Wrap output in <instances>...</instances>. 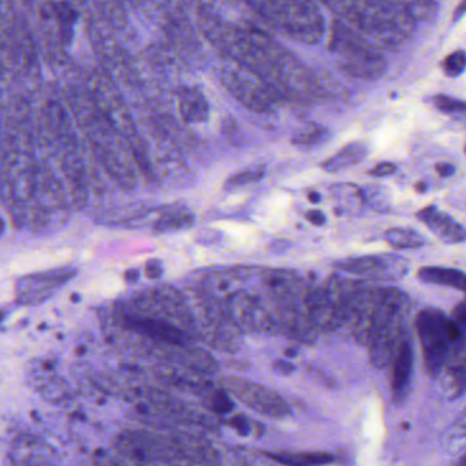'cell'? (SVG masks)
<instances>
[{
  "mask_svg": "<svg viewBox=\"0 0 466 466\" xmlns=\"http://www.w3.org/2000/svg\"><path fill=\"white\" fill-rule=\"evenodd\" d=\"M201 27L206 39L224 57L256 73L282 97L299 102H317L326 92L314 72L276 40L252 25L230 24L216 15H203Z\"/></svg>",
  "mask_w": 466,
  "mask_h": 466,
  "instance_id": "cell-1",
  "label": "cell"
},
{
  "mask_svg": "<svg viewBox=\"0 0 466 466\" xmlns=\"http://www.w3.org/2000/svg\"><path fill=\"white\" fill-rule=\"evenodd\" d=\"M413 374V347L409 339H405L398 349L392 365V395L395 404H404L410 394Z\"/></svg>",
  "mask_w": 466,
  "mask_h": 466,
  "instance_id": "cell-12",
  "label": "cell"
},
{
  "mask_svg": "<svg viewBox=\"0 0 466 466\" xmlns=\"http://www.w3.org/2000/svg\"><path fill=\"white\" fill-rule=\"evenodd\" d=\"M126 324L140 334L147 335L159 342H166L171 345L185 344V332L181 331L178 327L166 323L163 320L152 319V317H128Z\"/></svg>",
  "mask_w": 466,
  "mask_h": 466,
  "instance_id": "cell-14",
  "label": "cell"
},
{
  "mask_svg": "<svg viewBox=\"0 0 466 466\" xmlns=\"http://www.w3.org/2000/svg\"><path fill=\"white\" fill-rule=\"evenodd\" d=\"M75 276L77 269L66 266L19 276L15 282V301L27 307L44 304Z\"/></svg>",
  "mask_w": 466,
  "mask_h": 466,
  "instance_id": "cell-8",
  "label": "cell"
},
{
  "mask_svg": "<svg viewBox=\"0 0 466 466\" xmlns=\"http://www.w3.org/2000/svg\"><path fill=\"white\" fill-rule=\"evenodd\" d=\"M125 276L128 282H136L138 279V271L137 269H130V271L126 272Z\"/></svg>",
  "mask_w": 466,
  "mask_h": 466,
  "instance_id": "cell-34",
  "label": "cell"
},
{
  "mask_svg": "<svg viewBox=\"0 0 466 466\" xmlns=\"http://www.w3.org/2000/svg\"><path fill=\"white\" fill-rule=\"evenodd\" d=\"M433 105L445 114H462L465 111V103L454 99L452 96L438 95L432 99Z\"/></svg>",
  "mask_w": 466,
  "mask_h": 466,
  "instance_id": "cell-23",
  "label": "cell"
},
{
  "mask_svg": "<svg viewBox=\"0 0 466 466\" xmlns=\"http://www.w3.org/2000/svg\"><path fill=\"white\" fill-rule=\"evenodd\" d=\"M307 221H308L309 223L315 224V226H323L327 219L322 211L314 210L307 214Z\"/></svg>",
  "mask_w": 466,
  "mask_h": 466,
  "instance_id": "cell-31",
  "label": "cell"
},
{
  "mask_svg": "<svg viewBox=\"0 0 466 466\" xmlns=\"http://www.w3.org/2000/svg\"><path fill=\"white\" fill-rule=\"evenodd\" d=\"M417 218L445 244H460L465 241V230L447 214L440 213L437 206H430L417 213Z\"/></svg>",
  "mask_w": 466,
  "mask_h": 466,
  "instance_id": "cell-11",
  "label": "cell"
},
{
  "mask_svg": "<svg viewBox=\"0 0 466 466\" xmlns=\"http://www.w3.org/2000/svg\"><path fill=\"white\" fill-rule=\"evenodd\" d=\"M435 170H437V173L439 174L442 178H450V176L455 173L454 166L450 165V163H439V165H437V167H435Z\"/></svg>",
  "mask_w": 466,
  "mask_h": 466,
  "instance_id": "cell-32",
  "label": "cell"
},
{
  "mask_svg": "<svg viewBox=\"0 0 466 466\" xmlns=\"http://www.w3.org/2000/svg\"><path fill=\"white\" fill-rule=\"evenodd\" d=\"M223 135L224 137L228 138L229 143L233 144V145H241L243 144V132L239 130L236 120H230V118L223 122Z\"/></svg>",
  "mask_w": 466,
  "mask_h": 466,
  "instance_id": "cell-26",
  "label": "cell"
},
{
  "mask_svg": "<svg viewBox=\"0 0 466 466\" xmlns=\"http://www.w3.org/2000/svg\"><path fill=\"white\" fill-rule=\"evenodd\" d=\"M231 427L241 435V437H248L251 432V424L245 416H234L230 422Z\"/></svg>",
  "mask_w": 466,
  "mask_h": 466,
  "instance_id": "cell-29",
  "label": "cell"
},
{
  "mask_svg": "<svg viewBox=\"0 0 466 466\" xmlns=\"http://www.w3.org/2000/svg\"><path fill=\"white\" fill-rule=\"evenodd\" d=\"M463 12H465V0H462V2H461L460 6H458L457 12H455V14H454L455 21H458V19H460L461 17H462Z\"/></svg>",
  "mask_w": 466,
  "mask_h": 466,
  "instance_id": "cell-35",
  "label": "cell"
},
{
  "mask_svg": "<svg viewBox=\"0 0 466 466\" xmlns=\"http://www.w3.org/2000/svg\"><path fill=\"white\" fill-rule=\"evenodd\" d=\"M465 52L460 50V51L453 52L446 58L445 62H443V70L448 77L455 78L462 74L463 70H465Z\"/></svg>",
  "mask_w": 466,
  "mask_h": 466,
  "instance_id": "cell-24",
  "label": "cell"
},
{
  "mask_svg": "<svg viewBox=\"0 0 466 466\" xmlns=\"http://www.w3.org/2000/svg\"><path fill=\"white\" fill-rule=\"evenodd\" d=\"M145 276H147L148 279H152V281L160 278L163 276L162 261L158 260V259L148 260L145 263Z\"/></svg>",
  "mask_w": 466,
  "mask_h": 466,
  "instance_id": "cell-27",
  "label": "cell"
},
{
  "mask_svg": "<svg viewBox=\"0 0 466 466\" xmlns=\"http://www.w3.org/2000/svg\"><path fill=\"white\" fill-rule=\"evenodd\" d=\"M367 155L368 148L365 144L352 143L342 148L338 153L327 159L326 162L322 163V168L330 174L341 173L361 163Z\"/></svg>",
  "mask_w": 466,
  "mask_h": 466,
  "instance_id": "cell-16",
  "label": "cell"
},
{
  "mask_svg": "<svg viewBox=\"0 0 466 466\" xmlns=\"http://www.w3.org/2000/svg\"><path fill=\"white\" fill-rule=\"evenodd\" d=\"M211 404H213V409L219 415H226V413H230L234 409V402L226 394V390L224 392L219 390V392H214L213 398H211Z\"/></svg>",
  "mask_w": 466,
  "mask_h": 466,
  "instance_id": "cell-25",
  "label": "cell"
},
{
  "mask_svg": "<svg viewBox=\"0 0 466 466\" xmlns=\"http://www.w3.org/2000/svg\"><path fill=\"white\" fill-rule=\"evenodd\" d=\"M252 10L287 37L317 44L323 39L324 19L312 0H244Z\"/></svg>",
  "mask_w": 466,
  "mask_h": 466,
  "instance_id": "cell-3",
  "label": "cell"
},
{
  "mask_svg": "<svg viewBox=\"0 0 466 466\" xmlns=\"http://www.w3.org/2000/svg\"><path fill=\"white\" fill-rule=\"evenodd\" d=\"M337 267L357 276L379 279L400 278L408 272L407 263H404L402 257L397 256L361 257L354 260L342 261L337 264Z\"/></svg>",
  "mask_w": 466,
  "mask_h": 466,
  "instance_id": "cell-10",
  "label": "cell"
},
{
  "mask_svg": "<svg viewBox=\"0 0 466 466\" xmlns=\"http://www.w3.org/2000/svg\"><path fill=\"white\" fill-rule=\"evenodd\" d=\"M395 171H397V165L392 162H383L369 170V175L375 176V178H383V176L392 175Z\"/></svg>",
  "mask_w": 466,
  "mask_h": 466,
  "instance_id": "cell-28",
  "label": "cell"
},
{
  "mask_svg": "<svg viewBox=\"0 0 466 466\" xmlns=\"http://www.w3.org/2000/svg\"><path fill=\"white\" fill-rule=\"evenodd\" d=\"M384 241L397 249H419L425 245V239L412 229H390L384 231Z\"/></svg>",
  "mask_w": 466,
  "mask_h": 466,
  "instance_id": "cell-20",
  "label": "cell"
},
{
  "mask_svg": "<svg viewBox=\"0 0 466 466\" xmlns=\"http://www.w3.org/2000/svg\"><path fill=\"white\" fill-rule=\"evenodd\" d=\"M415 189L417 193H424V191L427 190L428 186L425 183H419L417 185H416Z\"/></svg>",
  "mask_w": 466,
  "mask_h": 466,
  "instance_id": "cell-36",
  "label": "cell"
},
{
  "mask_svg": "<svg viewBox=\"0 0 466 466\" xmlns=\"http://www.w3.org/2000/svg\"><path fill=\"white\" fill-rule=\"evenodd\" d=\"M218 75L234 99L256 114L276 110L282 97L263 78L230 58H226L219 66Z\"/></svg>",
  "mask_w": 466,
  "mask_h": 466,
  "instance_id": "cell-6",
  "label": "cell"
},
{
  "mask_svg": "<svg viewBox=\"0 0 466 466\" xmlns=\"http://www.w3.org/2000/svg\"><path fill=\"white\" fill-rule=\"evenodd\" d=\"M224 389L238 398L244 405L268 417H284L291 413L283 398L276 392L256 383L246 382L239 377H229L221 382Z\"/></svg>",
  "mask_w": 466,
  "mask_h": 466,
  "instance_id": "cell-9",
  "label": "cell"
},
{
  "mask_svg": "<svg viewBox=\"0 0 466 466\" xmlns=\"http://www.w3.org/2000/svg\"><path fill=\"white\" fill-rule=\"evenodd\" d=\"M4 230H6V224H4V219L0 218V237L4 233Z\"/></svg>",
  "mask_w": 466,
  "mask_h": 466,
  "instance_id": "cell-38",
  "label": "cell"
},
{
  "mask_svg": "<svg viewBox=\"0 0 466 466\" xmlns=\"http://www.w3.org/2000/svg\"><path fill=\"white\" fill-rule=\"evenodd\" d=\"M284 356H286L287 359H294V357L297 356V350L296 349H286L284 350Z\"/></svg>",
  "mask_w": 466,
  "mask_h": 466,
  "instance_id": "cell-37",
  "label": "cell"
},
{
  "mask_svg": "<svg viewBox=\"0 0 466 466\" xmlns=\"http://www.w3.org/2000/svg\"><path fill=\"white\" fill-rule=\"evenodd\" d=\"M267 455L282 465H326V463L334 462V455L324 452L294 453V454L268 453Z\"/></svg>",
  "mask_w": 466,
  "mask_h": 466,
  "instance_id": "cell-19",
  "label": "cell"
},
{
  "mask_svg": "<svg viewBox=\"0 0 466 466\" xmlns=\"http://www.w3.org/2000/svg\"><path fill=\"white\" fill-rule=\"evenodd\" d=\"M4 312L0 311V322H2V320H4Z\"/></svg>",
  "mask_w": 466,
  "mask_h": 466,
  "instance_id": "cell-39",
  "label": "cell"
},
{
  "mask_svg": "<svg viewBox=\"0 0 466 466\" xmlns=\"http://www.w3.org/2000/svg\"><path fill=\"white\" fill-rule=\"evenodd\" d=\"M50 369L51 368L43 367L42 372L35 375V387L47 400H65L67 395V384L63 382L62 377L50 374Z\"/></svg>",
  "mask_w": 466,
  "mask_h": 466,
  "instance_id": "cell-18",
  "label": "cell"
},
{
  "mask_svg": "<svg viewBox=\"0 0 466 466\" xmlns=\"http://www.w3.org/2000/svg\"><path fill=\"white\" fill-rule=\"evenodd\" d=\"M337 22L368 44L392 48L407 42L416 19L404 7L387 0H320Z\"/></svg>",
  "mask_w": 466,
  "mask_h": 466,
  "instance_id": "cell-2",
  "label": "cell"
},
{
  "mask_svg": "<svg viewBox=\"0 0 466 466\" xmlns=\"http://www.w3.org/2000/svg\"><path fill=\"white\" fill-rule=\"evenodd\" d=\"M180 111L183 120L190 123H203L210 118V105L206 96L195 88H181Z\"/></svg>",
  "mask_w": 466,
  "mask_h": 466,
  "instance_id": "cell-15",
  "label": "cell"
},
{
  "mask_svg": "<svg viewBox=\"0 0 466 466\" xmlns=\"http://www.w3.org/2000/svg\"><path fill=\"white\" fill-rule=\"evenodd\" d=\"M10 460L17 465L54 463L55 452L48 443L43 442L39 438L21 437L12 442Z\"/></svg>",
  "mask_w": 466,
  "mask_h": 466,
  "instance_id": "cell-13",
  "label": "cell"
},
{
  "mask_svg": "<svg viewBox=\"0 0 466 466\" xmlns=\"http://www.w3.org/2000/svg\"><path fill=\"white\" fill-rule=\"evenodd\" d=\"M266 175V167L249 168V170L241 171V173L233 174L229 176L224 183L226 190H234V189L243 188V186L251 185V183H260Z\"/></svg>",
  "mask_w": 466,
  "mask_h": 466,
  "instance_id": "cell-22",
  "label": "cell"
},
{
  "mask_svg": "<svg viewBox=\"0 0 466 466\" xmlns=\"http://www.w3.org/2000/svg\"><path fill=\"white\" fill-rule=\"evenodd\" d=\"M400 297L402 294L400 293L383 294L372 317L371 360L377 368L385 367L392 361L394 345L404 324V301Z\"/></svg>",
  "mask_w": 466,
  "mask_h": 466,
  "instance_id": "cell-7",
  "label": "cell"
},
{
  "mask_svg": "<svg viewBox=\"0 0 466 466\" xmlns=\"http://www.w3.org/2000/svg\"><path fill=\"white\" fill-rule=\"evenodd\" d=\"M308 200L311 201L312 204H319L320 201H322V196H320L317 191H309Z\"/></svg>",
  "mask_w": 466,
  "mask_h": 466,
  "instance_id": "cell-33",
  "label": "cell"
},
{
  "mask_svg": "<svg viewBox=\"0 0 466 466\" xmlns=\"http://www.w3.org/2000/svg\"><path fill=\"white\" fill-rule=\"evenodd\" d=\"M329 51L346 74L365 82L379 80L387 69V62L377 47L368 44L339 22L332 25Z\"/></svg>",
  "mask_w": 466,
  "mask_h": 466,
  "instance_id": "cell-5",
  "label": "cell"
},
{
  "mask_svg": "<svg viewBox=\"0 0 466 466\" xmlns=\"http://www.w3.org/2000/svg\"><path fill=\"white\" fill-rule=\"evenodd\" d=\"M327 137H329V132L326 128L320 125H309L302 128L301 132L297 133L291 143L294 147L301 148V150H312L324 143Z\"/></svg>",
  "mask_w": 466,
  "mask_h": 466,
  "instance_id": "cell-21",
  "label": "cell"
},
{
  "mask_svg": "<svg viewBox=\"0 0 466 466\" xmlns=\"http://www.w3.org/2000/svg\"><path fill=\"white\" fill-rule=\"evenodd\" d=\"M416 330L424 354L425 369L431 377L440 374L452 354L463 350V330L442 311L427 308L416 317Z\"/></svg>",
  "mask_w": 466,
  "mask_h": 466,
  "instance_id": "cell-4",
  "label": "cell"
},
{
  "mask_svg": "<svg viewBox=\"0 0 466 466\" xmlns=\"http://www.w3.org/2000/svg\"><path fill=\"white\" fill-rule=\"evenodd\" d=\"M274 369H276L278 374L283 375V377H289V375L293 374L296 367H294L291 362L284 361V360H276V361L274 362Z\"/></svg>",
  "mask_w": 466,
  "mask_h": 466,
  "instance_id": "cell-30",
  "label": "cell"
},
{
  "mask_svg": "<svg viewBox=\"0 0 466 466\" xmlns=\"http://www.w3.org/2000/svg\"><path fill=\"white\" fill-rule=\"evenodd\" d=\"M417 278L424 283L439 284L465 291L466 276L462 271L445 267H423L417 272Z\"/></svg>",
  "mask_w": 466,
  "mask_h": 466,
  "instance_id": "cell-17",
  "label": "cell"
}]
</instances>
